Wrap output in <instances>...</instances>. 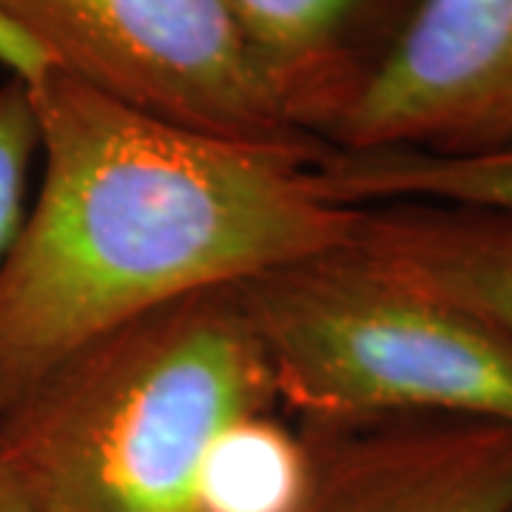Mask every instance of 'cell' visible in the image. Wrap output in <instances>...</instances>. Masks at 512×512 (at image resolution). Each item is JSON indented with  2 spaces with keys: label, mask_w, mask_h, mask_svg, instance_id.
I'll list each match as a JSON object with an SVG mask.
<instances>
[{
  "label": "cell",
  "mask_w": 512,
  "mask_h": 512,
  "mask_svg": "<svg viewBox=\"0 0 512 512\" xmlns=\"http://www.w3.org/2000/svg\"><path fill=\"white\" fill-rule=\"evenodd\" d=\"M37 154L40 131L29 83L9 77L0 86V262L15 245L32 200Z\"/></svg>",
  "instance_id": "cell-10"
},
{
  "label": "cell",
  "mask_w": 512,
  "mask_h": 512,
  "mask_svg": "<svg viewBox=\"0 0 512 512\" xmlns=\"http://www.w3.org/2000/svg\"><path fill=\"white\" fill-rule=\"evenodd\" d=\"M279 399L299 424L399 416L512 424V336L356 242L237 285Z\"/></svg>",
  "instance_id": "cell-3"
},
{
  "label": "cell",
  "mask_w": 512,
  "mask_h": 512,
  "mask_svg": "<svg viewBox=\"0 0 512 512\" xmlns=\"http://www.w3.org/2000/svg\"><path fill=\"white\" fill-rule=\"evenodd\" d=\"M356 211L362 251L512 336V211L419 200Z\"/></svg>",
  "instance_id": "cell-8"
},
{
  "label": "cell",
  "mask_w": 512,
  "mask_h": 512,
  "mask_svg": "<svg viewBox=\"0 0 512 512\" xmlns=\"http://www.w3.org/2000/svg\"><path fill=\"white\" fill-rule=\"evenodd\" d=\"M316 180L345 208L419 200L512 211V143L464 157L328 148L316 160Z\"/></svg>",
  "instance_id": "cell-9"
},
{
  "label": "cell",
  "mask_w": 512,
  "mask_h": 512,
  "mask_svg": "<svg viewBox=\"0 0 512 512\" xmlns=\"http://www.w3.org/2000/svg\"><path fill=\"white\" fill-rule=\"evenodd\" d=\"M512 143V0H419L336 151L484 154Z\"/></svg>",
  "instance_id": "cell-5"
},
{
  "label": "cell",
  "mask_w": 512,
  "mask_h": 512,
  "mask_svg": "<svg viewBox=\"0 0 512 512\" xmlns=\"http://www.w3.org/2000/svg\"><path fill=\"white\" fill-rule=\"evenodd\" d=\"M40 154L0 262V413L103 336L348 245L328 146L242 143L168 123L49 69L29 86Z\"/></svg>",
  "instance_id": "cell-1"
},
{
  "label": "cell",
  "mask_w": 512,
  "mask_h": 512,
  "mask_svg": "<svg viewBox=\"0 0 512 512\" xmlns=\"http://www.w3.org/2000/svg\"><path fill=\"white\" fill-rule=\"evenodd\" d=\"M282 123L328 146L419 0H225Z\"/></svg>",
  "instance_id": "cell-7"
},
{
  "label": "cell",
  "mask_w": 512,
  "mask_h": 512,
  "mask_svg": "<svg viewBox=\"0 0 512 512\" xmlns=\"http://www.w3.org/2000/svg\"><path fill=\"white\" fill-rule=\"evenodd\" d=\"M0 512H40L29 490L0 450Z\"/></svg>",
  "instance_id": "cell-12"
},
{
  "label": "cell",
  "mask_w": 512,
  "mask_h": 512,
  "mask_svg": "<svg viewBox=\"0 0 512 512\" xmlns=\"http://www.w3.org/2000/svg\"><path fill=\"white\" fill-rule=\"evenodd\" d=\"M0 66L9 72V77H18L29 86L37 83L49 69H55L49 63V57L3 15H0Z\"/></svg>",
  "instance_id": "cell-11"
},
{
  "label": "cell",
  "mask_w": 512,
  "mask_h": 512,
  "mask_svg": "<svg viewBox=\"0 0 512 512\" xmlns=\"http://www.w3.org/2000/svg\"><path fill=\"white\" fill-rule=\"evenodd\" d=\"M311 478L296 512H512V424L399 416L308 427Z\"/></svg>",
  "instance_id": "cell-6"
},
{
  "label": "cell",
  "mask_w": 512,
  "mask_h": 512,
  "mask_svg": "<svg viewBox=\"0 0 512 512\" xmlns=\"http://www.w3.org/2000/svg\"><path fill=\"white\" fill-rule=\"evenodd\" d=\"M0 450L40 512H296L311 478L237 288L80 350L0 413Z\"/></svg>",
  "instance_id": "cell-2"
},
{
  "label": "cell",
  "mask_w": 512,
  "mask_h": 512,
  "mask_svg": "<svg viewBox=\"0 0 512 512\" xmlns=\"http://www.w3.org/2000/svg\"><path fill=\"white\" fill-rule=\"evenodd\" d=\"M0 15L126 106L242 143L322 146L276 114L225 0H0Z\"/></svg>",
  "instance_id": "cell-4"
}]
</instances>
